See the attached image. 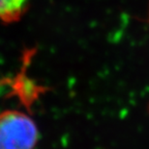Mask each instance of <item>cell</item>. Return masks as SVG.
<instances>
[{
    "mask_svg": "<svg viewBox=\"0 0 149 149\" xmlns=\"http://www.w3.org/2000/svg\"><path fill=\"white\" fill-rule=\"evenodd\" d=\"M39 131L33 119L20 111L0 113V149H34Z\"/></svg>",
    "mask_w": 149,
    "mask_h": 149,
    "instance_id": "1",
    "label": "cell"
},
{
    "mask_svg": "<svg viewBox=\"0 0 149 149\" xmlns=\"http://www.w3.org/2000/svg\"><path fill=\"white\" fill-rule=\"evenodd\" d=\"M29 0H0V20L3 22L18 21L23 17Z\"/></svg>",
    "mask_w": 149,
    "mask_h": 149,
    "instance_id": "2",
    "label": "cell"
}]
</instances>
